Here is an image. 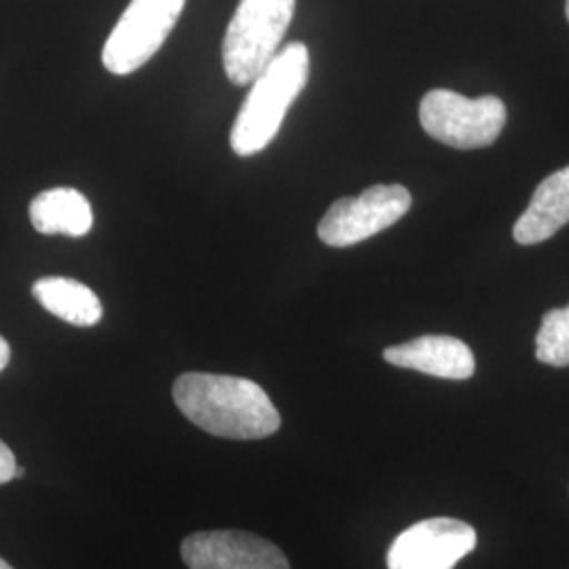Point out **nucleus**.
Here are the masks:
<instances>
[{
    "mask_svg": "<svg viewBox=\"0 0 569 569\" xmlns=\"http://www.w3.org/2000/svg\"><path fill=\"white\" fill-rule=\"evenodd\" d=\"M30 222L41 234L84 237L93 228V209L74 188H51L30 203Z\"/></svg>",
    "mask_w": 569,
    "mask_h": 569,
    "instance_id": "9b49d317",
    "label": "nucleus"
},
{
    "mask_svg": "<svg viewBox=\"0 0 569 569\" xmlns=\"http://www.w3.org/2000/svg\"><path fill=\"white\" fill-rule=\"evenodd\" d=\"M37 302L74 327H93L102 321L103 306L93 289L66 277H44L32 284Z\"/></svg>",
    "mask_w": 569,
    "mask_h": 569,
    "instance_id": "f8f14e48",
    "label": "nucleus"
},
{
    "mask_svg": "<svg viewBox=\"0 0 569 569\" xmlns=\"http://www.w3.org/2000/svg\"><path fill=\"white\" fill-rule=\"evenodd\" d=\"M477 547V531L460 519L435 517L401 531L388 550V569H453Z\"/></svg>",
    "mask_w": 569,
    "mask_h": 569,
    "instance_id": "0eeeda50",
    "label": "nucleus"
},
{
    "mask_svg": "<svg viewBox=\"0 0 569 569\" xmlns=\"http://www.w3.org/2000/svg\"><path fill=\"white\" fill-rule=\"evenodd\" d=\"M420 122L432 140L451 148H488L507 124V106L496 96L470 100L449 89H432L420 103Z\"/></svg>",
    "mask_w": 569,
    "mask_h": 569,
    "instance_id": "20e7f679",
    "label": "nucleus"
},
{
    "mask_svg": "<svg viewBox=\"0 0 569 569\" xmlns=\"http://www.w3.org/2000/svg\"><path fill=\"white\" fill-rule=\"evenodd\" d=\"M310 77V53L305 42H289L251 82L241 112L230 131V146L239 157H253L279 133L291 103L300 98Z\"/></svg>",
    "mask_w": 569,
    "mask_h": 569,
    "instance_id": "f03ea898",
    "label": "nucleus"
},
{
    "mask_svg": "<svg viewBox=\"0 0 569 569\" xmlns=\"http://www.w3.org/2000/svg\"><path fill=\"white\" fill-rule=\"evenodd\" d=\"M173 401L194 427L222 439L258 441L281 428L264 388L247 378L183 373L173 385Z\"/></svg>",
    "mask_w": 569,
    "mask_h": 569,
    "instance_id": "f257e3e1",
    "label": "nucleus"
},
{
    "mask_svg": "<svg viewBox=\"0 0 569 569\" xmlns=\"http://www.w3.org/2000/svg\"><path fill=\"white\" fill-rule=\"evenodd\" d=\"M190 569H291L283 550L247 531H199L182 542Z\"/></svg>",
    "mask_w": 569,
    "mask_h": 569,
    "instance_id": "6e6552de",
    "label": "nucleus"
},
{
    "mask_svg": "<svg viewBox=\"0 0 569 569\" xmlns=\"http://www.w3.org/2000/svg\"><path fill=\"white\" fill-rule=\"evenodd\" d=\"M11 361V346L0 336V371Z\"/></svg>",
    "mask_w": 569,
    "mask_h": 569,
    "instance_id": "2eb2a0df",
    "label": "nucleus"
},
{
    "mask_svg": "<svg viewBox=\"0 0 569 569\" xmlns=\"http://www.w3.org/2000/svg\"><path fill=\"white\" fill-rule=\"evenodd\" d=\"M0 569H13V568H11V566H9V563H7V561H4V559H0Z\"/></svg>",
    "mask_w": 569,
    "mask_h": 569,
    "instance_id": "dca6fc26",
    "label": "nucleus"
},
{
    "mask_svg": "<svg viewBox=\"0 0 569 569\" xmlns=\"http://www.w3.org/2000/svg\"><path fill=\"white\" fill-rule=\"evenodd\" d=\"M566 16H568L569 21V0H566Z\"/></svg>",
    "mask_w": 569,
    "mask_h": 569,
    "instance_id": "f3484780",
    "label": "nucleus"
},
{
    "mask_svg": "<svg viewBox=\"0 0 569 569\" xmlns=\"http://www.w3.org/2000/svg\"><path fill=\"white\" fill-rule=\"evenodd\" d=\"M385 361L443 380H468L475 373L470 346L453 336H422L406 345L390 346Z\"/></svg>",
    "mask_w": 569,
    "mask_h": 569,
    "instance_id": "1a4fd4ad",
    "label": "nucleus"
},
{
    "mask_svg": "<svg viewBox=\"0 0 569 569\" xmlns=\"http://www.w3.org/2000/svg\"><path fill=\"white\" fill-rule=\"evenodd\" d=\"M536 359L550 367H569V306L552 308L542 317L536 336Z\"/></svg>",
    "mask_w": 569,
    "mask_h": 569,
    "instance_id": "ddd939ff",
    "label": "nucleus"
},
{
    "mask_svg": "<svg viewBox=\"0 0 569 569\" xmlns=\"http://www.w3.org/2000/svg\"><path fill=\"white\" fill-rule=\"evenodd\" d=\"M16 470H18V462H16L13 451L0 441V486L13 481L16 479Z\"/></svg>",
    "mask_w": 569,
    "mask_h": 569,
    "instance_id": "4468645a",
    "label": "nucleus"
},
{
    "mask_svg": "<svg viewBox=\"0 0 569 569\" xmlns=\"http://www.w3.org/2000/svg\"><path fill=\"white\" fill-rule=\"evenodd\" d=\"M411 207L401 183H376L359 197H345L327 209L319 239L329 247H352L397 224Z\"/></svg>",
    "mask_w": 569,
    "mask_h": 569,
    "instance_id": "423d86ee",
    "label": "nucleus"
},
{
    "mask_svg": "<svg viewBox=\"0 0 569 569\" xmlns=\"http://www.w3.org/2000/svg\"><path fill=\"white\" fill-rule=\"evenodd\" d=\"M569 224V167H563L536 188L528 209L515 222L512 237L519 244H538Z\"/></svg>",
    "mask_w": 569,
    "mask_h": 569,
    "instance_id": "9d476101",
    "label": "nucleus"
},
{
    "mask_svg": "<svg viewBox=\"0 0 569 569\" xmlns=\"http://www.w3.org/2000/svg\"><path fill=\"white\" fill-rule=\"evenodd\" d=\"M186 0H131L103 44V68L127 77L152 60L182 16Z\"/></svg>",
    "mask_w": 569,
    "mask_h": 569,
    "instance_id": "39448f33",
    "label": "nucleus"
},
{
    "mask_svg": "<svg viewBox=\"0 0 569 569\" xmlns=\"http://www.w3.org/2000/svg\"><path fill=\"white\" fill-rule=\"evenodd\" d=\"M296 16V0H241L222 44L226 77L244 87L256 81L281 51Z\"/></svg>",
    "mask_w": 569,
    "mask_h": 569,
    "instance_id": "7ed1b4c3",
    "label": "nucleus"
}]
</instances>
